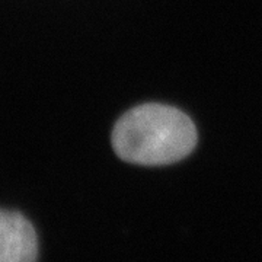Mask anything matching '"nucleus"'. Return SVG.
<instances>
[{"instance_id":"1","label":"nucleus","mask_w":262,"mask_h":262,"mask_svg":"<svg viewBox=\"0 0 262 262\" xmlns=\"http://www.w3.org/2000/svg\"><path fill=\"white\" fill-rule=\"evenodd\" d=\"M114 151L124 162L163 166L185 159L195 149V124L178 108L149 102L131 108L115 122Z\"/></svg>"},{"instance_id":"2","label":"nucleus","mask_w":262,"mask_h":262,"mask_svg":"<svg viewBox=\"0 0 262 262\" xmlns=\"http://www.w3.org/2000/svg\"><path fill=\"white\" fill-rule=\"evenodd\" d=\"M38 239L19 213L0 210V262H37Z\"/></svg>"}]
</instances>
